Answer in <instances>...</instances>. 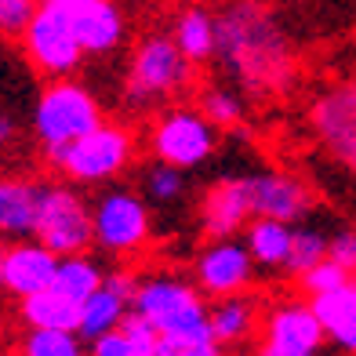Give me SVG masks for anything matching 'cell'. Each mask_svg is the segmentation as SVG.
<instances>
[{
  "instance_id": "obj_1",
  "label": "cell",
  "mask_w": 356,
  "mask_h": 356,
  "mask_svg": "<svg viewBox=\"0 0 356 356\" xmlns=\"http://www.w3.org/2000/svg\"><path fill=\"white\" fill-rule=\"evenodd\" d=\"M215 66L251 99H284L298 88V51L266 0L215 8Z\"/></svg>"
},
{
  "instance_id": "obj_2",
  "label": "cell",
  "mask_w": 356,
  "mask_h": 356,
  "mask_svg": "<svg viewBox=\"0 0 356 356\" xmlns=\"http://www.w3.org/2000/svg\"><path fill=\"white\" fill-rule=\"evenodd\" d=\"M197 66L182 55V47L175 44L171 33H145L127 58V73L120 84V106L127 113H156L160 106H168L182 91L193 88Z\"/></svg>"
},
{
  "instance_id": "obj_3",
  "label": "cell",
  "mask_w": 356,
  "mask_h": 356,
  "mask_svg": "<svg viewBox=\"0 0 356 356\" xmlns=\"http://www.w3.org/2000/svg\"><path fill=\"white\" fill-rule=\"evenodd\" d=\"M44 160L51 171H58V178H66L80 189L109 186L135 168L138 131L127 120H102L80 138H73L70 145L44 153Z\"/></svg>"
},
{
  "instance_id": "obj_4",
  "label": "cell",
  "mask_w": 356,
  "mask_h": 356,
  "mask_svg": "<svg viewBox=\"0 0 356 356\" xmlns=\"http://www.w3.org/2000/svg\"><path fill=\"white\" fill-rule=\"evenodd\" d=\"M102 120H106L102 99L88 84H80L76 76H55L37 95L33 113H29V131H33L40 153H51Z\"/></svg>"
},
{
  "instance_id": "obj_5",
  "label": "cell",
  "mask_w": 356,
  "mask_h": 356,
  "mask_svg": "<svg viewBox=\"0 0 356 356\" xmlns=\"http://www.w3.org/2000/svg\"><path fill=\"white\" fill-rule=\"evenodd\" d=\"M218 149V127L197 106H160L145 124V153L171 168L197 171Z\"/></svg>"
},
{
  "instance_id": "obj_6",
  "label": "cell",
  "mask_w": 356,
  "mask_h": 356,
  "mask_svg": "<svg viewBox=\"0 0 356 356\" xmlns=\"http://www.w3.org/2000/svg\"><path fill=\"white\" fill-rule=\"evenodd\" d=\"M91 225H95V248L109 258L142 254L153 240V207L131 186H109L91 200Z\"/></svg>"
},
{
  "instance_id": "obj_7",
  "label": "cell",
  "mask_w": 356,
  "mask_h": 356,
  "mask_svg": "<svg viewBox=\"0 0 356 356\" xmlns=\"http://www.w3.org/2000/svg\"><path fill=\"white\" fill-rule=\"evenodd\" d=\"M33 236L55 254H76L95 248V225H91V200L73 182H44Z\"/></svg>"
},
{
  "instance_id": "obj_8",
  "label": "cell",
  "mask_w": 356,
  "mask_h": 356,
  "mask_svg": "<svg viewBox=\"0 0 356 356\" xmlns=\"http://www.w3.org/2000/svg\"><path fill=\"white\" fill-rule=\"evenodd\" d=\"M309 135L334 168L356 182V76L334 80L309 102Z\"/></svg>"
},
{
  "instance_id": "obj_9",
  "label": "cell",
  "mask_w": 356,
  "mask_h": 356,
  "mask_svg": "<svg viewBox=\"0 0 356 356\" xmlns=\"http://www.w3.org/2000/svg\"><path fill=\"white\" fill-rule=\"evenodd\" d=\"M207 305H211V298L193 284V277L186 280V277H175V273H149V277H142L135 298H131V309L149 320L156 334L207 323Z\"/></svg>"
},
{
  "instance_id": "obj_10",
  "label": "cell",
  "mask_w": 356,
  "mask_h": 356,
  "mask_svg": "<svg viewBox=\"0 0 356 356\" xmlns=\"http://www.w3.org/2000/svg\"><path fill=\"white\" fill-rule=\"evenodd\" d=\"M22 55L44 80L55 76H76L80 66H84V47L73 37L70 22L62 19V11L51 4V0H40L33 22L26 26L22 33Z\"/></svg>"
},
{
  "instance_id": "obj_11",
  "label": "cell",
  "mask_w": 356,
  "mask_h": 356,
  "mask_svg": "<svg viewBox=\"0 0 356 356\" xmlns=\"http://www.w3.org/2000/svg\"><path fill=\"white\" fill-rule=\"evenodd\" d=\"M327 331L309 302L284 298L269 305L254 338V356H323Z\"/></svg>"
},
{
  "instance_id": "obj_12",
  "label": "cell",
  "mask_w": 356,
  "mask_h": 356,
  "mask_svg": "<svg viewBox=\"0 0 356 356\" xmlns=\"http://www.w3.org/2000/svg\"><path fill=\"white\" fill-rule=\"evenodd\" d=\"M258 266L244 244V236H222L207 240L193 258V284H197L207 298H229L244 295L254 287Z\"/></svg>"
},
{
  "instance_id": "obj_13",
  "label": "cell",
  "mask_w": 356,
  "mask_h": 356,
  "mask_svg": "<svg viewBox=\"0 0 356 356\" xmlns=\"http://www.w3.org/2000/svg\"><path fill=\"white\" fill-rule=\"evenodd\" d=\"M70 22L73 37L80 40L84 55L109 58L117 55L127 40V15L120 0H51Z\"/></svg>"
},
{
  "instance_id": "obj_14",
  "label": "cell",
  "mask_w": 356,
  "mask_h": 356,
  "mask_svg": "<svg viewBox=\"0 0 356 356\" xmlns=\"http://www.w3.org/2000/svg\"><path fill=\"white\" fill-rule=\"evenodd\" d=\"M254 218L251 200V175H222L204 189L197 204V225L204 240L240 236L244 225Z\"/></svg>"
},
{
  "instance_id": "obj_15",
  "label": "cell",
  "mask_w": 356,
  "mask_h": 356,
  "mask_svg": "<svg viewBox=\"0 0 356 356\" xmlns=\"http://www.w3.org/2000/svg\"><path fill=\"white\" fill-rule=\"evenodd\" d=\"M251 200H254V215L280 218L291 225L309 222V215L320 204L313 182H305L302 175L284 171V168L251 171Z\"/></svg>"
},
{
  "instance_id": "obj_16",
  "label": "cell",
  "mask_w": 356,
  "mask_h": 356,
  "mask_svg": "<svg viewBox=\"0 0 356 356\" xmlns=\"http://www.w3.org/2000/svg\"><path fill=\"white\" fill-rule=\"evenodd\" d=\"M55 269H58V254L44 248L37 236L11 240L4 251V291L11 298H29L55 284Z\"/></svg>"
},
{
  "instance_id": "obj_17",
  "label": "cell",
  "mask_w": 356,
  "mask_h": 356,
  "mask_svg": "<svg viewBox=\"0 0 356 356\" xmlns=\"http://www.w3.org/2000/svg\"><path fill=\"white\" fill-rule=\"evenodd\" d=\"M262 298L244 291V295H229V298H211L207 305V323H211L215 338L225 349L248 346L258 338V327H262Z\"/></svg>"
},
{
  "instance_id": "obj_18",
  "label": "cell",
  "mask_w": 356,
  "mask_h": 356,
  "mask_svg": "<svg viewBox=\"0 0 356 356\" xmlns=\"http://www.w3.org/2000/svg\"><path fill=\"white\" fill-rule=\"evenodd\" d=\"M40 178L29 175H0V240L33 236L37 207H40Z\"/></svg>"
},
{
  "instance_id": "obj_19",
  "label": "cell",
  "mask_w": 356,
  "mask_h": 356,
  "mask_svg": "<svg viewBox=\"0 0 356 356\" xmlns=\"http://www.w3.org/2000/svg\"><path fill=\"white\" fill-rule=\"evenodd\" d=\"M309 305L320 316L323 331H327V342L338 346L342 353H349V356H356V277H349L334 291L313 295Z\"/></svg>"
},
{
  "instance_id": "obj_20",
  "label": "cell",
  "mask_w": 356,
  "mask_h": 356,
  "mask_svg": "<svg viewBox=\"0 0 356 356\" xmlns=\"http://www.w3.org/2000/svg\"><path fill=\"white\" fill-rule=\"evenodd\" d=\"M291 233H295V225H291V222L254 215L244 225V233H240V236H244L254 266L262 273H284V262L291 254Z\"/></svg>"
},
{
  "instance_id": "obj_21",
  "label": "cell",
  "mask_w": 356,
  "mask_h": 356,
  "mask_svg": "<svg viewBox=\"0 0 356 356\" xmlns=\"http://www.w3.org/2000/svg\"><path fill=\"white\" fill-rule=\"evenodd\" d=\"M171 37L193 66H207L215 58V11H207V4H182L171 22Z\"/></svg>"
},
{
  "instance_id": "obj_22",
  "label": "cell",
  "mask_w": 356,
  "mask_h": 356,
  "mask_svg": "<svg viewBox=\"0 0 356 356\" xmlns=\"http://www.w3.org/2000/svg\"><path fill=\"white\" fill-rule=\"evenodd\" d=\"M156 327L135 309L120 320V327L88 342V356H156Z\"/></svg>"
},
{
  "instance_id": "obj_23",
  "label": "cell",
  "mask_w": 356,
  "mask_h": 356,
  "mask_svg": "<svg viewBox=\"0 0 356 356\" xmlns=\"http://www.w3.org/2000/svg\"><path fill=\"white\" fill-rule=\"evenodd\" d=\"M19 320L26 327H58V331H76L80 323V302L62 295L58 287H44L29 298H19Z\"/></svg>"
},
{
  "instance_id": "obj_24",
  "label": "cell",
  "mask_w": 356,
  "mask_h": 356,
  "mask_svg": "<svg viewBox=\"0 0 356 356\" xmlns=\"http://www.w3.org/2000/svg\"><path fill=\"white\" fill-rule=\"evenodd\" d=\"M127 313H131V298L102 280L99 291H91V295L80 302V323H76V331H80L84 342H95L99 334L120 327V320Z\"/></svg>"
},
{
  "instance_id": "obj_25",
  "label": "cell",
  "mask_w": 356,
  "mask_h": 356,
  "mask_svg": "<svg viewBox=\"0 0 356 356\" xmlns=\"http://www.w3.org/2000/svg\"><path fill=\"white\" fill-rule=\"evenodd\" d=\"M138 193L149 200V207H178L189 197V171L149 156V164L138 171Z\"/></svg>"
},
{
  "instance_id": "obj_26",
  "label": "cell",
  "mask_w": 356,
  "mask_h": 356,
  "mask_svg": "<svg viewBox=\"0 0 356 356\" xmlns=\"http://www.w3.org/2000/svg\"><path fill=\"white\" fill-rule=\"evenodd\" d=\"M106 280L102 262L91 251H76V254H58V269H55V284L62 295H70L76 302H84L91 291H99Z\"/></svg>"
},
{
  "instance_id": "obj_27",
  "label": "cell",
  "mask_w": 356,
  "mask_h": 356,
  "mask_svg": "<svg viewBox=\"0 0 356 356\" xmlns=\"http://www.w3.org/2000/svg\"><path fill=\"white\" fill-rule=\"evenodd\" d=\"M197 109L218 127V131H236V127L248 120L244 91L229 88V84H204L197 91Z\"/></svg>"
},
{
  "instance_id": "obj_28",
  "label": "cell",
  "mask_w": 356,
  "mask_h": 356,
  "mask_svg": "<svg viewBox=\"0 0 356 356\" xmlns=\"http://www.w3.org/2000/svg\"><path fill=\"white\" fill-rule=\"evenodd\" d=\"M156 356H229L211 323H197V327H182V331H168L156 338Z\"/></svg>"
},
{
  "instance_id": "obj_29",
  "label": "cell",
  "mask_w": 356,
  "mask_h": 356,
  "mask_svg": "<svg viewBox=\"0 0 356 356\" xmlns=\"http://www.w3.org/2000/svg\"><path fill=\"white\" fill-rule=\"evenodd\" d=\"M15 356H88V342L80 331H58V327H26L19 338Z\"/></svg>"
},
{
  "instance_id": "obj_30",
  "label": "cell",
  "mask_w": 356,
  "mask_h": 356,
  "mask_svg": "<svg viewBox=\"0 0 356 356\" xmlns=\"http://www.w3.org/2000/svg\"><path fill=\"white\" fill-rule=\"evenodd\" d=\"M327 229H320V225H309V222H298L295 233H291V254L284 262V277L298 280L305 269H313L316 262L327 258Z\"/></svg>"
},
{
  "instance_id": "obj_31",
  "label": "cell",
  "mask_w": 356,
  "mask_h": 356,
  "mask_svg": "<svg viewBox=\"0 0 356 356\" xmlns=\"http://www.w3.org/2000/svg\"><path fill=\"white\" fill-rule=\"evenodd\" d=\"M349 277H353L349 269H342L338 262H331V258H323V262H316L313 269H305L295 284L302 287V295H305V298H313V295H323V291L342 287Z\"/></svg>"
},
{
  "instance_id": "obj_32",
  "label": "cell",
  "mask_w": 356,
  "mask_h": 356,
  "mask_svg": "<svg viewBox=\"0 0 356 356\" xmlns=\"http://www.w3.org/2000/svg\"><path fill=\"white\" fill-rule=\"evenodd\" d=\"M40 0H0V40H22Z\"/></svg>"
},
{
  "instance_id": "obj_33",
  "label": "cell",
  "mask_w": 356,
  "mask_h": 356,
  "mask_svg": "<svg viewBox=\"0 0 356 356\" xmlns=\"http://www.w3.org/2000/svg\"><path fill=\"white\" fill-rule=\"evenodd\" d=\"M327 258L356 277V225H338L327 236Z\"/></svg>"
},
{
  "instance_id": "obj_34",
  "label": "cell",
  "mask_w": 356,
  "mask_h": 356,
  "mask_svg": "<svg viewBox=\"0 0 356 356\" xmlns=\"http://www.w3.org/2000/svg\"><path fill=\"white\" fill-rule=\"evenodd\" d=\"M19 135H22V124H19V117H15L11 109H0V153L11 149V145L19 142Z\"/></svg>"
},
{
  "instance_id": "obj_35",
  "label": "cell",
  "mask_w": 356,
  "mask_h": 356,
  "mask_svg": "<svg viewBox=\"0 0 356 356\" xmlns=\"http://www.w3.org/2000/svg\"><path fill=\"white\" fill-rule=\"evenodd\" d=\"M4 251H8V240H0V291H4Z\"/></svg>"
},
{
  "instance_id": "obj_36",
  "label": "cell",
  "mask_w": 356,
  "mask_h": 356,
  "mask_svg": "<svg viewBox=\"0 0 356 356\" xmlns=\"http://www.w3.org/2000/svg\"><path fill=\"white\" fill-rule=\"evenodd\" d=\"M186 4H207V0H186Z\"/></svg>"
},
{
  "instance_id": "obj_37",
  "label": "cell",
  "mask_w": 356,
  "mask_h": 356,
  "mask_svg": "<svg viewBox=\"0 0 356 356\" xmlns=\"http://www.w3.org/2000/svg\"><path fill=\"white\" fill-rule=\"evenodd\" d=\"M0 356H11V353H0Z\"/></svg>"
}]
</instances>
